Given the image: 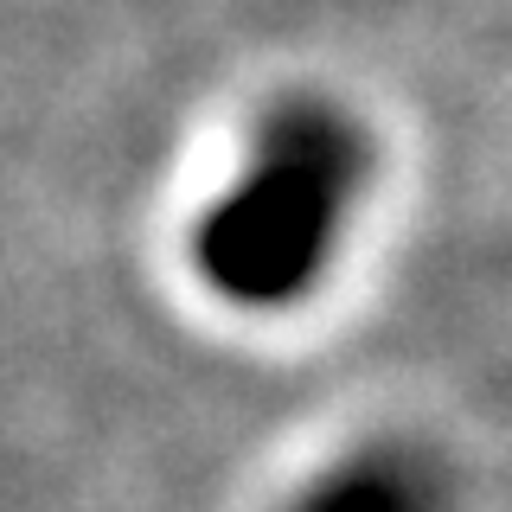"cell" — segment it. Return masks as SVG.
Here are the masks:
<instances>
[{
	"label": "cell",
	"instance_id": "obj_1",
	"mask_svg": "<svg viewBox=\"0 0 512 512\" xmlns=\"http://www.w3.org/2000/svg\"><path fill=\"white\" fill-rule=\"evenodd\" d=\"M365 180V141L333 109H288L199 218L192 256L224 301L282 308L320 282Z\"/></svg>",
	"mask_w": 512,
	"mask_h": 512
},
{
	"label": "cell",
	"instance_id": "obj_2",
	"mask_svg": "<svg viewBox=\"0 0 512 512\" xmlns=\"http://www.w3.org/2000/svg\"><path fill=\"white\" fill-rule=\"evenodd\" d=\"M295 512H436V493H429L423 468L397 455H372L327 474L314 493H301Z\"/></svg>",
	"mask_w": 512,
	"mask_h": 512
}]
</instances>
